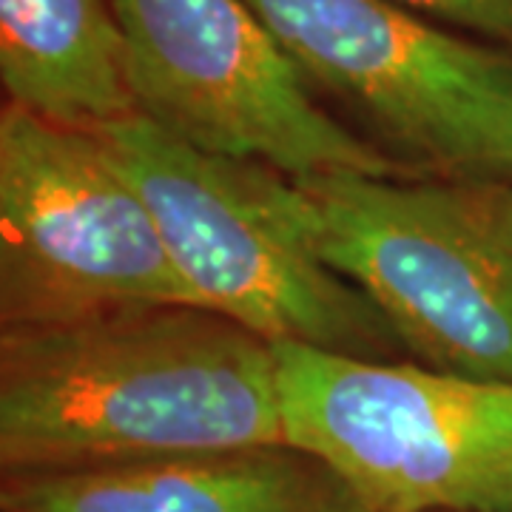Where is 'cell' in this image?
I'll return each instance as SVG.
<instances>
[{
	"instance_id": "5",
	"label": "cell",
	"mask_w": 512,
	"mask_h": 512,
	"mask_svg": "<svg viewBox=\"0 0 512 512\" xmlns=\"http://www.w3.org/2000/svg\"><path fill=\"white\" fill-rule=\"evenodd\" d=\"M191 305L143 194L97 128L0 111V325Z\"/></svg>"
},
{
	"instance_id": "2",
	"label": "cell",
	"mask_w": 512,
	"mask_h": 512,
	"mask_svg": "<svg viewBox=\"0 0 512 512\" xmlns=\"http://www.w3.org/2000/svg\"><path fill=\"white\" fill-rule=\"evenodd\" d=\"M97 131L154 214L191 305L271 345L402 356L373 302L316 251L293 177L188 146L140 114Z\"/></svg>"
},
{
	"instance_id": "6",
	"label": "cell",
	"mask_w": 512,
	"mask_h": 512,
	"mask_svg": "<svg viewBox=\"0 0 512 512\" xmlns=\"http://www.w3.org/2000/svg\"><path fill=\"white\" fill-rule=\"evenodd\" d=\"M134 114L188 146L285 177L404 174L316 103L245 0H111Z\"/></svg>"
},
{
	"instance_id": "8",
	"label": "cell",
	"mask_w": 512,
	"mask_h": 512,
	"mask_svg": "<svg viewBox=\"0 0 512 512\" xmlns=\"http://www.w3.org/2000/svg\"><path fill=\"white\" fill-rule=\"evenodd\" d=\"M3 512H373L291 444L143 464L9 473Z\"/></svg>"
},
{
	"instance_id": "1",
	"label": "cell",
	"mask_w": 512,
	"mask_h": 512,
	"mask_svg": "<svg viewBox=\"0 0 512 512\" xmlns=\"http://www.w3.org/2000/svg\"><path fill=\"white\" fill-rule=\"evenodd\" d=\"M285 444L271 342L197 305L0 333V464L57 473Z\"/></svg>"
},
{
	"instance_id": "4",
	"label": "cell",
	"mask_w": 512,
	"mask_h": 512,
	"mask_svg": "<svg viewBox=\"0 0 512 512\" xmlns=\"http://www.w3.org/2000/svg\"><path fill=\"white\" fill-rule=\"evenodd\" d=\"M285 444L373 512H512V384L274 345Z\"/></svg>"
},
{
	"instance_id": "10",
	"label": "cell",
	"mask_w": 512,
	"mask_h": 512,
	"mask_svg": "<svg viewBox=\"0 0 512 512\" xmlns=\"http://www.w3.org/2000/svg\"><path fill=\"white\" fill-rule=\"evenodd\" d=\"M458 35L476 37L512 55V0H393Z\"/></svg>"
},
{
	"instance_id": "3",
	"label": "cell",
	"mask_w": 512,
	"mask_h": 512,
	"mask_svg": "<svg viewBox=\"0 0 512 512\" xmlns=\"http://www.w3.org/2000/svg\"><path fill=\"white\" fill-rule=\"evenodd\" d=\"M293 183L316 251L373 302L413 362L512 384V177Z\"/></svg>"
},
{
	"instance_id": "9",
	"label": "cell",
	"mask_w": 512,
	"mask_h": 512,
	"mask_svg": "<svg viewBox=\"0 0 512 512\" xmlns=\"http://www.w3.org/2000/svg\"><path fill=\"white\" fill-rule=\"evenodd\" d=\"M0 83L12 106L66 126L134 114L111 0H0Z\"/></svg>"
},
{
	"instance_id": "7",
	"label": "cell",
	"mask_w": 512,
	"mask_h": 512,
	"mask_svg": "<svg viewBox=\"0 0 512 512\" xmlns=\"http://www.w3.org/2000/svg\"><path fill=\"white\" fill-rule=\"evenodd\" d=\"M419 174L512 177V55L393 0H245Z\"/></svg>"
}]
</instances>
